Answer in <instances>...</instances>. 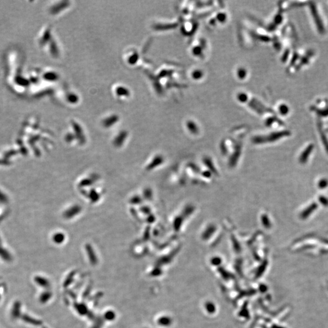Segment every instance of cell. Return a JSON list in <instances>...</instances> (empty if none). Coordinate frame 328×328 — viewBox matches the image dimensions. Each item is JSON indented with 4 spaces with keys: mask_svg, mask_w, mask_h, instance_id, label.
Returning a JSON list of instances; mask_svg holds the SVG:
<instances>
[{
    "mask_svg": "<svg viewBox=\"0 0 328 328\" xmlns=\"http://www.w3.org/2000/svg\"><path fill=\"white\" fill-rule=\"evenodd\" d=\"M315 55L316 52L312 48L294 50L287 66L289 74H295L309 66L313 62Z\"/></svg>",
    "mask_w": 328,
    "mask_h": 328,
    "instance_id": "cell-1",
    "label": "cell"
},
{
    "mask_svg": "<svg viewBox=\"0 0 328 328\" xmlns=\"http://www.w3.org/2000/svg\"><path fill=\"white\" fill-rule=\"evenodd\" d=\"M305 6L316 32L321 36L325 35L328 30V25L325 20L323 14L317 2H306Z\"/></svg>",
    "mask_w": 328,
    "mask_h": 328,
    "instance_id": "cell-2",
    "label": "cell"
},
{
    "mask_svg": "<svg viewBox=\"0 0 328 328\" xmlns=\"http://www.w3.org/2000/svg\"><path fill=\"white\" fill-rule=\"evenodd\" d=\"M309 110L318 117L328 118V99L318 98L309 106Z\"/></svg>",
    "mask_w": 328,
    "mask_h": 328,
    "instance_id": "cell-3",
    "label": "cell"
},
{
    "mask_svg": "<svg viewBox=\"0 0 328 328\" xmlns=\"http://www.w3.org/2000/svg\"><path fill=\"white\" fill-rule=\"evenodd\" d=\"M277 111L282 116H286L290 114L291 112V108L289 104L286 102H280L278 104L277 107Z\"/></svg>",
    "mask_w": 328,
    "mask_h": 328,
    "instance_id": "cell-4",
    "label": "cell"
}]
</instances>
